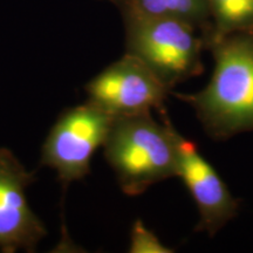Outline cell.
<instances>
[{
	"instance_id": "52a82bcc",
	"label": "cell",
	"mask_w": 253,
	"mask_h": 253,
	"mask_svg": "<svg viewBox=\"0 0 253 253\" xmlns=\"http://www.w3.org/2000/svg\"><path fill=\"white\" fill-rule=\"evenodd\" d=\"M177 177H181L199 211L196 230L216 235L236 217L238 203L212 166L199 154L196 144L182 138Z\"/></svg>"
},
{
	"instance_id": "5b68a950",
	"label": "cell",
	"mask_w": 253,
	"mask_h": 253,
	"mask_svg": "<svg viewBox=\"0 0 253 253\" xmlns=\"http://www.w3.org/2000/svg\"><path fill=\"white\" fill-rule=\"evenodd\" d=\"M88 102L113 118L151 113L166 115L164 101L171 93L143 62L126 53L86 86Z\"/></svg>"
},
{
	"instance_id": "277c9868",
	"label": "cell",
	"mask_w": 253,
	"mask_h": 253,
	"mask_svg": "<svg viewBox=\"0 0 253 253\" xmlns=\"http://www.w3.org/2000/svg\"><path fill=\"white\" fill-rule=\"evenodd\" d=\"M114 118L93 103L66 110L50 129L41 153V164L54 169L63 184L90 171L95 151L103 147Z\"/></svg>"
},
{
	"instance_id": "6da1fadb",
	"label": "cell",
	"mask_w": 253,
	"mask_h": 253,
	"mask_svg": "<svg viewBox=\"0 0 253 253\" xmlns=\"http://www.w3.org/2000/svg\"><path fill=\"white\" fill-rule=\"evenodd\" d=\"M208 49L214 67L197 93H172L192 107L205 131L216 140L253 130V30L214 40Z\"/></svg>"
},
{
	"instance_id": "9c48e42d",
	"label": "cell",
	"mask_w": 253,
	"mask_h": 253,
	"mask_svg": "<svg viewBox=\"0 0 253 253\" xmlns=\"http://www.w3.org/2000/svg\"><path fill=\"white\" fill-rule=\"evenodd\" d=\"M211 33L208 46L214 40L253 30V0H209Z\"/></svg>"
},
{
	"instance_id": "ba28073f",
	"label": "cell",
	"mask_w": 253,
	"mask_h": 253,
	"mask_svg": "<svg viewBox=\"0 0 253 253\" xmlns=\"http://www.w3.org/2000/svg\"><path fill=\"white\" fill-rule=\"evenodd\" d=\"M123 18H170L202 32L208 46L211 33L209 0H122L118 5Z\"/></svg>"
},
{
	"instance_id": "3957f363",
	"label": "cell",
	"mask_w": 253,
	"mask_h": 253,
	"mask_svg": "<svg viewBox=\"0 0 253 253\" xmlns=\"http://www.w3.org/2000/svg\"><path fill=\"white\" fill-rule=\"evenodd\" d=\"M126 53L143 62L169 90L203 73L202 32L170 18H123Z\"/></svg>"
},
{
	"instance_id": "30bf717a",
	"label": "cell",
	"mask_w": 253,
	"mask_h": 253,
	"mask_svg": "<svg viewBox=\"0 0 253 253\" xmlns=\"http://www.w3.org/2000/svg\"><path fill=\"white\" fill-rule=\"evenodd\" d=\"M129 252L131 253H171V250L163 245L156 236L144 226L141 220L135 221L130 233V246Z\"/></svg>"
},
{
	"instance_id": "8fae6325",
	"label": "cell",
	"mask_w": 253,
	"mask_h": 253,
	"mask_svg": "<svg viewBox=\"0 0 253 253\" xmlns=\"http://www.w3.org/2000/svg\"><path fill=\"white\" fill-rule=\"evenodd\" d=\"M108 1H112V2H113V4H115L116 6H118V5L120 4V2H121V1H122V0H108Z\"/></svg>"
},
{
	"instance_id": "8992f818",
	"label": "cell",
	"mask_w": 253,
	"mask_h": 253,
	"mask_svg": "<svg viewBox=\"0 0 253 253\" xmlns=\"http://www.w3.org/2000/svg\"><path fill=\"white\" fill-rule=\"evenodd\" d=\"M36 181L11 150L0 148V249L13 253L19 250L33 252L47 235L28 205L27 186Z\"/></svg>"
},
{
	"instance_id": "7a4b0ae2",
	"label": "cell",
	"mask_w": 253,
	"mask_h": 253,
	"mask_svg": "<svg viewBox=\"0 0 253 253\" xmlns=\"http://www.w3.org/2000/svg\"><path fill=\"white\" fill-rule=\"evenodd\" d=\"M163 123L151 113L114 118L104 142V155L122 191L138 196L155 183L177 177L183 136L167 114Z\"/></svg>"
}]
</instances>
